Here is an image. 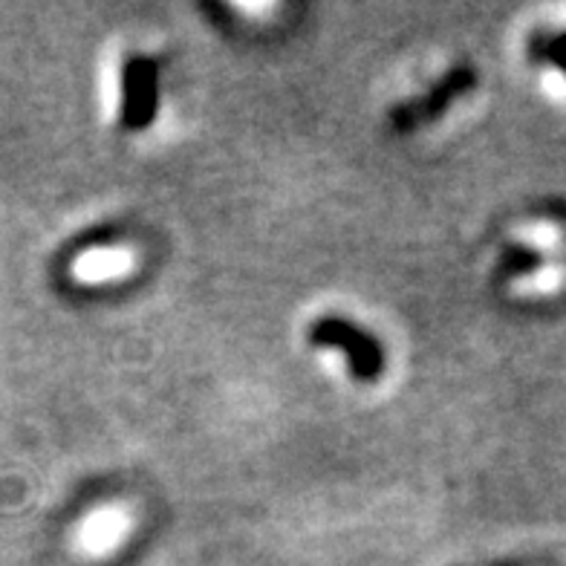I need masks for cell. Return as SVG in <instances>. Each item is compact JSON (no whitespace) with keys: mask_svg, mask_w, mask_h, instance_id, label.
Masks as SVG:
<instances>
[{"mask_svg":"<svg viewBox=\"0 0 566 566\" xmlns=\"http://www.w3.org/2000/svg\"><path fill=\"white\" fill-rule=\"evenodd\" d=\"M130 263L134 261L125 249H96L75 261V275L82 281H111V277L125 275Z\"/></svg>","mask_w":566,"mask_h":566,"instance_id":"obj_3","label":"cell"},{"mask_svg":"<svg viewBox=\"0 0 566 566\" xmlns=\"http://www.w3.org/2000/svg\"><path fill=\"white\" fill-rule=\"evenodd\" d=\"M555 59H558L560 67L566 70V38H560V41H558V50H555Z\"/></svg>","mask_w":566,"mask_h":566,"instance_id":"obj_6","label":"cell"},{"mask_svg":"<svg viewBox=\"0 0 566 566\" xmlns=\"http://www.w3.org/2000/svg\"><path fill=\"white\" fill-rule=\"evenodd\" d=\"M315 338L327 344H347L353 367H356L361 376H373V373L379 370L381 356L379 350H376V344H373L370 338L361 336V333H356V329L344 327V324H338V321H327L324 327L315 329Z\"/></svg>","mask_w":566,"mask_h":566,"instance_id":"obj_1","label":"cell"},{"mask_svg":"<svg viewBox=\"0 0 566 566\" xmlns=\"http://www.w3.org/2000/svg\"><path fill=\"white\" fill-rule=\"evenodd\" d=\"M530 240L535 243V247H546V243H552V234L546 229H535L530 231Z\"/></svg>","mask_w":566,"mask_h":566,"instance_id":"obj_5","label":"cell"},{"mask_svg":"<svg viewBox=\"0 0 566 566\" xmlns=\"http://www.w3.org/2000/svg\"><path fill=\"white\" fill-rule=\"evenodd\" d=\"M127 532V517L119 509H102L82 526V541L90 552H107L116 546Z\"/></svg>","mask_w":566,"mask_h":566,"instance_id":"obj_2","label":"cell"},{"mask_svg":"<svg viewBox=\"0 0 566 566\" xmlns=\"http://www.w3.org/2000/svg\"><path fill=\"white\" fill-rule=\"evenodd\" d=\"M150 90H154V73H150L148 64H139V67H130V82H127V119L130 125H142V122L148 119L150 105H154V96H150Z\"/></svg>","mask_w":566,"mask_h":566,"instance_id":"obj_4","label":"cell"}]
</instances>
